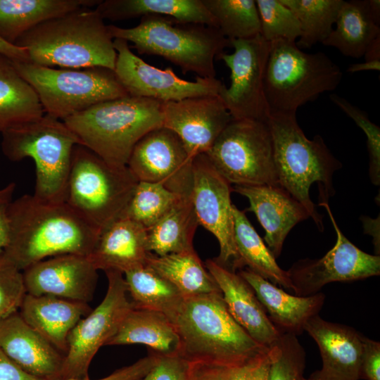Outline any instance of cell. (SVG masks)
Instances as JSON below:
<instances>
[{
  "instance_id": "1",
  "label": "cell",
  "mask_w": 380,
  "mask_h": 380,
  "mask_svg": "<svg viewBox=\"0 0 380 380\" xmlns=\"http://www.w3.org/2000/svg\"><path fill=\"white\" fill-rule=\"evenodd\" d=\"M8 242L2 255L23 271L61 255H89L100 232L65 202L25 194L7 206Z\"/></svg>"
},
{
  "instance_id": "2",
  "label": "cell",
  "mask_w": 380,
  "mask_h": 380,
  "mask_svg": "<svg viewBox=\"0 0 380 380\" xmlns=\"http://www.w3.org/2000/svg\"><path fill=\"white\" fill-rule=\"evenodd\" d=\"M171 321L180 338V355L196 365L236 367L269 349L236 322L222 293L185 298Z\"/></svg>"
},
{
  "instance_id": "3",
  "label": "cell",
  "mask_w": 380,
  "mask_h": 380,
  "mask_svg": "<svg viewBox=\"0 0 380 380\" xmlns=\"http://www.w3.org/2000/svg\"><path fill=\"white\" fill-rule=\"evenodd\" d=\"M113 40L96 11L81 8L37 25L15 45L27 51L28 62L32 64L114 70L117 52Z\"/></svg>"
},
{
  "instance_id": "4",
  "label": "cell",
  "mask_w": 380,
  "mask_h": 380,
  "mask_svg": "<svg viewBox=\"0 0 380 380\" xmlns=\"http://www.w3.org/2000/svg\"><path fill=\"white\" fill-rule=\"evenodd\" d=\"M272 139L279 184L307 210L321 232L322 216L310 196L314 182L318 184L319 202H327L335 194L334 172L342 164L331 153L320 135L310 140L298 124L296 113H270L267 120Z\"/></svg>"
},
{
  "instance_id": "5",
  "label": "cell",
  "mask_w": 380,
  "mask_h": 380,
  "mask_svg": "<svg viewBox=\"0 0 380 380\" xmlns=\"http://www.w3.org/2000/svg\"><path fill=\"white\" fill-rule=\"evenodd\" d=\"M162 103L129 95L96 103L63 121L81 145L108 164L125 167L139 139L163 126Z\"/></svg>"
},
{
  "instance_id": "6",
  "label": "cell",
  "mask_w": 380,
  "mask_h": 380,
  "mask_svg": "<svg viewBox=\"0 0 380 380\" xmlns=\"http://www.w3.org/2000/svg\"><path fill=\"white\" fill-rule=\"evenodd\" d=\"M113 39L134 44L140 54L159 56L203 78H215V60L230 41L215 27L184 23L164 15H147L131 28L108 25Z\"/></svg>"
},
{
  "instance_id": "7",
  "label": "cell",
  "mask_w": 380,
  "mask_h": 380,
  "mask_svg": "<svg viewBox=\"0 0 380 380\" xmlns=\"http://www.w3.org/2000/svg\"><path fill=\"white\" fill-rule=\"evenodd\" d=\"M1 150L11 161L31 158L35 164L34 196L65 202L73 148L81 142L63 120L47 114L1 132Z\"/></svg>"
},
{
  "instance_id": "8",
  "label": "cell",
  "mask_w": 380,
  "mask_h": 380,
  "mask_svg": "<svg viewBox=\"0 0 380 380\" xmlns=\"http://www.w3.org/2000/svg\"><path fill=\"white\" fill-rule=\"evenodd\" d=\"M270 44L264 77L270 113H296L300 106L340 84L341 70L324 53H308L295 42L284 39Z\"/></svg>"
},
{
  "instance_id": "9",
  "label": "cell",
  "mask_w": 380,
  "mask_h": 380,
  "mask_svg": "<svg viewBox=\"0 0 380 380\" xmlns=\"http://www.w3.org/2000/svg\"><path fill=\"white\" fill-rule=\"evenodd\" d=\"M137 182L127 167L112 166L77 144L72 150L65 202L101 232L120 217Z\"/></svg>"
},
{
  "instance_id": "10",
  "label": "cell",
  "mask_w": 380,
  "mask_h": 380,
  "mask_svg": "<svg viewBox=\"0 0 380 380\" xmlns=\"http://www.w3.org/2000/svg\"><path fill=\"white\" fill-rule=\"evenodd\" d=\"M12 63L37 92L44 114L61 120L96 103L129 96L109 68L55 69L29 62Z\"/></svg>"
},
{
  "instance_id": "11",
  "label": "cell",
  "mask_w": 380,
  "mask_h": 380,
  "mask_svg": "<svg viewBox=\"0 0 380 380\" xmlns=\"http://www.w3.org/2000/svg\"><path fill=\"white\" fill-rule=\"evenodd\" d=\"M206 154L230 184L279 185L267 120L233 119Z\"/></svg>"
},
{
  "instance_id": "12",
  "label": "cell",
  "mask_w": 380,
  "mask_h": 380,
  "mask_svg": "<svg viewBox=\"0 0 380 380\" xmlns=\"http://www.w3.org/2000/svg\"><path fill=\"white\" fill-rule=\"evenodd\" d=\"M108 289L101 303L73 327L68 337L61 379H89L90 363L97 351L117 331L132 308L124 274L105 272Z\"/></svg>"
},
{
  "instance_id": "13",
  "label": "cell",
  "mask_w": 380,
  "mask_h": 380,
  "mask_svg": "<svg viewBox=\"0 0 380 380\" xmlns=\"http://www.w3.org/2000/svg\"><path fill=\"white\" fill-rule=\"evenodd\" d=\"M234 52L222 53L231 71L229 87L222 84L218 96L233 119L266 121L270 110L264 91V77L270 42L259 34L247 39L230 41Z\"/></svg>"
},
{
  "instance_id": "14",
  "label": "cell",
  "mask_w": 380,
  "mask_h": 380,
  "mask_svg": "<svg viewBox=\"0 0 380 380\" xmlns=\"http://www.w3.org/2000/svg\"><path fill=\"white\" fill-rule=\"evenodd\" d=\"M231 184L217 171L206 153L193 159L191 201L198 224L213 234L220 245L214 259L234 271L240 270L234 238V217Z\"/></svg>"
},
{
  "instance_id": "15",
  "label": "cell",
  "mask_w": 380,
  "mask_h": 380,
  "mask_svg": "<svg viewBox=\"0 0 380 380\" xmlns=\"http://www.w3.org/2000/svg\"><path fill=\"white\" fill-rule=\"evenodd\" d=\"M329 216L336 234L334 247L319 259H301L287 270L295 296L319 293L326 284L352 281L380 274V256L364 252L341 232L327 202H319Z\"/></svg>"
},
{
  "instance_id": "16",
  "label": "cell",
  "mask_w": 380,
  "mask_h": 380,
  "mask_svg": "<svg viewBox=\"0 0 380 380\" xmlns=\"http://www.w3.org/2000/svg\"><path fill=\"white\" fill-rule=\"evenodd\" d=\"M113 44L117 52L114 72L129 96L163 103L219 94L222 83L216 77L185 80L170 68L163 70L145 62L132 51L127 41L114 39Z\"/></svg>"
},
{
  "instance_id": "17",
  "label": "cell",
  "mask_w": 380,
  "mask_h": 380,
  "mask_svg": "<svg viewBox=\"0 0 380 380\" xmlns=\"http://www.w3.org/2000/svg\"><path fill=\"white\" fill-rule=\"evenodd\" d=\"M193 159L179 137L161 126L139 139L127 167L138 182L159 183L182 197H190Z\"/></svg>"
},
{
  "instance_id": "18",
  "label": "cell",
  "mask_w": 380,
  "mask_h": 380,
  "mask_svg": "<svg viewBox=\"0 0 380 380\" xmlns=\"http://www.w3.org/2000/svg\"><path fill=\"white\" fill-rule=\"evenodd\" d=\"M163 126L174 132L191 157L206 153L233 120L218 95L162 103Z\"/></svg>"
},
{
  "instance_id": "19",
  "label": "cell",
  "mask_w": 380,
  "mask_h": 380,
  "mask_svg": "<svg viewBox=\"0 0 380 380\" xmlns=\"http://www.w3.org/2000/svg\"><path fill=\"white\" fill-rule=\"evenodd\" d=\"M97 271L87 255L65 254L34 263L23 275L28 294L88 303L95 293Z\"/></svg>"
},
{
  "instance_id": "20",
  "label": "cell",
  "mask_w": 380,
  "mask_h": 380,
  "mask_svg": "<svg viewBox=\"0 0 380 380\" xmlns=\"http://www.w3.org/2000/svg\"><path fill=\"white\" fill-rule=\"evenodd\" d=\"M304 331L317 343L322 360L312 380H358L362 354V335L353 328L323 319L319 315L306 323Z\"/></svg>"
},
{
  "instance_id": "21",
  "label": "cell",
  "mask_w": 380,
  "mask_h": 380,
  "mask_svg": "<svg viewBox=\"0 0 380 380\" xmlns=\"http://www.w3.org/2000/svg\"><path fill=\"white\" fill-rule=\"evenodd\" d=\"M232 190L248 198L265 231L264 240L275 258L284 240L298 223L310 217L305 207L280 185H234Z\"/></svg>"
},
{
  "instance_id": "22",
  "label": "cell",
  "mask_w": 380,
  "mask_h": 380,
  "mask_svg": "<svg viewBox=\"0 0 380 380\" xmlns=\"http://www.w3.org/2000/svg\"><path fill=\"white\" fill-rule=\"evenodd\" d=\"M0 349L27 373L61 379L64 355L16 312L0 320Z\"/></svg>"
},
{
  "instance_id": "23",
  "label": "cell",
  "mask_w": 380,
  "mask_h": 380,
  "mask_svg": "<svg viewBox=\"0 0 380 380\" xmlns=\"http://www.w3.org/2000/svg\"><path fill=\"white\" fill-rule=\"evenodd\" d=\"M205 266L217 284L227 308L258 343L270 347L281 334L270 320L251 286L236 272L208 259Z\"/></svg>"
},
{
  "instance_id": "24",
  "label": "cell",
  "mask_w": 380,
  "mask_h": 380,
  "mask_svg": "<svg viewBox=\"0 0 380 380\" xmlns=\"http://www.w3.org/2000/svg\"><path fill=\"white\" fill-rule=\"evenodd\" d=\"M237 273L251 286L281 334H301L308 321L319 315L325 300L321 292L308 296L291 295L248 268Z\"/></svg>"
},
{
  "instance_id": "25",
  "label": "cell",
  "mask_w": 380,
  "mask_h": 380,
  "mask_svg": "<svg viewBox=\"0 0 380 380\" xmlns=\"http://www.w3.org/2000/svg\"><path fill=\"white\" fill-rule=\"evenodd\" d=\"M151 252L146 229L125 217H120L103 229L88 256L97 270L125 273L146 265Z\"/></svg>"
},
{
  "instance_id": "26",
  "label": "cell",
  "mask_w": 380,
  "mask_h": 380,
  "mask_svg": "<svg viewBox=\"0 0 380 380\" xmlns=\"http://www.w3.org/2000/svg\"><path fill=\"white\" fill-rule=\"evenodd\" d=\"M91 310L86 303L53 296L26 293L18 312L30 326L64 355L70 332Z\"/></svg>"
},
{
  "instance_id": "27",
  "label": "cell",
  "mask_w": 380,
  "mask_h": 380,
  "mask_svg": "<svg viewBox=\"0 0 380 380\" xmlns=\"http://www.w3.org/2000/svg\"><path fill=\"white\" fill-rule=\"evenodd\" d=\"M142 344L159 355H180V338L172 322L163 313L132 308L106 346Z\"/></svg>"
},
{
  "instance_id": "28",
  "label": "cell",
  "mask_w": 380,
  "mask_h": 380,
  "mask_svg": "<svg viewBox=\"0 0 380 380\" xmlns=\"http://www.w3.org/2000/svg\"><path fill=\"white\" fill-rule=\"evenodd\" d=\"M101 0H0V37L15 44L37 25Z\"/></svg>"
},
{
  "instance_id": "29",
  "label": "cell",
  "mask_w": 380,
  "mask_h": 380,
  "mask_svg": "<svg viewBox=\"0 0 380 380\" xmlns=\"http://www.w3.org/2000/svg\"><path fill=\"white\" fill-rule=\"evenodd\" d=\"M95 10L103 20L111 21L158 15L184 23L216 27L215 19L202 0H106L101 1Z\"/></svg>"
},
{
  "instance_id": "30",
  "label": "cell",
  "mask_w": 380,
  "mask_h": 380,
  "mask_svg": "<svg viewBox=\"0 0 380 380\" xmlns=\"http://www.w3.org/2000/svg\"><path fill=\"white\" fill-rule=\"evenodd\" d=\"M335 25L322 44L335 47L346 56H364L371 43L380 36V24L371 15L367 0L343 1Z\"/></svg>"
},
{
  "instance_id": "31",
  "label": "cell",
  "mask_w": 380,
  "mask_h": 380,
  "mask_svg": "<svg viewBox=\"0 0 380 380\" xmlns=\"http://www.w3.org/2000/svg\"><path fill=\"white\" fill-rule=\"evenodd\" d=\"M44 115L33 87L0 54V132L37 120Z\"/></svg>"
},
{
  "instance_id": "32",
  "label": "cell",
  "mask_w": 380,
  "mask_h": 380,
  "mask_svg": "<svg viewBox=\"0 0 380 380\" xmlns=\"http://www.w3.org/2000/svg\"><path fill=\"white\" fill-rule=\"evenodd\" d=\"M146 265L174 285L185 298L221 293L194 249L165 255L151 253Z\"/></svg>"
},
{
  "instance_id": "33",
  "label": "cell",
  "mask_w": 380,
  "mask_h": 380,
  "mask_svg": "<svg viewBox=\"0 0 380 380\" xmlns=\"http://www.w3.org/2000/svg\"><path fill=\"white\" fill-rule=\"evenodd\" d=\"M232 210L234 238L240 270L246 266V268L272 284L292 290L287 271L278 265L276 258L251 224L244 211L240 210L234 205Z\"/></svg>"
},
{
  "instance_id": "34",
  "label": "cell",
  "mask_w": 380,
  "mask_h": 380,
  "mask_svg": "<svg viewBox=\"0 0 380 380\" xmlns=\"http://www.w3.org/2000/svg\"><path fill=\"white\" fill-rule=\"evenodd\" d=\"M198 225L191 198H181L146 229L148 251L165 255L194 250L193 239Z\"/></svg>"
},
{
  "instance_id": "35",
  "label": "cell",
  "mask_w": 380,
  "mask_h": 380,
  "mask_svg": "<svg viewBox=\"0 0 380 380\" xmlns=\"http://www.w3.org/2000/svg\"><path fill=\"white\" fill-rule=\"evenodd\" d=\"M124 277L134 308L159 312L171 320L184 301L174 285L146 265L126 272Z\"/></svg>"
},
{
  "instance_id": "36",
  "label": "cell",
  "mask_w": 380,
  "mask_h": 380,
  "mask_svg": "<svg viewBox=\"0 0 380 380\" xmlns=\"http://www.w3.org/2000/svg\"><path fill=\"white\" fill-rule=\"evenodd\" d=\"M299 20L301 35L296 45L310 48L322 43L335 25L343 0H280Z\"/></svg>"
},
{
  "instance_id": "37",
  "label": "cell",
  "mask_w": 380,
  "mask_h": 380,
  "mask_svg": "<svg viewBox=\"0 0 380 380\" xmlns=\"http://www.w3.org/2000/svg\"><path fill=\"white\" fill-rule=\"evenodd\" d=\"M215 19L216 27L229 41L260 34V22L255 0H202Z\"/></svg>"
},
{
  "instance_id": "38",
  "label": "cell",
  "mask_w": 380,
  "mask_h": 380,
  "mask_svg": "<svg viewBox=\"0 0 380 380\" xmlns=\"http://www.w3.org/2000/svg\"><path fill=\"white\" fill-rule=\"evenodd\" d=\"M182 198L159 183L139 181L120 217L147 229Z\"/></svg>"
},
{
  "instance_id": "39",
  "label": "cell",
  "mask_w": 380,
  "mask_h": 380,
  "mask_svg": "<svg viewBox=\"0 0 380 380\" xmlns=\"http://www.w3.org/2000/svg\"><path fill=\"white\" fill-rule=\"evenodd\" d=\"M269 353L268 380H303L305 352L296 336L281 334L269 347Z\"/></svg>"
},
{
  "instance_id": "40",
  "label": "cell",
  "mask_w": 380,
  "mask_h": 380,
  "mask_svg": "<svg viewBox=\"0 0 380 380\" xmlns=\"http://www.w3.org/2000/svg\"><path fill=\"white\" fill-rule=\"evenodd\" d=\"M260 35L271 42L278 39L295 42L301 35L300 25L294 13L280 0H255Z\"/></svg>"
},
{
  "instance_id": "41",
  "label": "cell",
  "mask_w": 380,
  "mask_h": 380,
  "mask_svg": "<svg viewBox=\"0 0 380 380\" xmlns=\"http://www.w3.org/2000/svg\"><path fill=\"white\" fill-rule=\"evenodd\" d=\"M330 100L360 127L367 136L369 153V175L372 183L380 184V127L373 123L365 111L353 105L345 98L336 94L329 95Z\"/></svg>"
},
{
  "instance_id": "42",
  "label": "cell",
  "mask_w": 380,
  "mask_h": 380,
  "mask_svg": "<svg viewBox=\"0 0 380 380\" xmlns=\"http://www.w3.org/2000/svg\"><path fill=\"white\" fill-rule=\"evenodd\" d=\"M23 271L0 255V320L18 312L26 294Z\"/></svg>"
},
{
  "instance_id": "43",
  "label": "cell",
  "mask_w": 380,
  "mask_h": 380,
  "mask_svg": "<svg viewBox=\"0 0 380 380\" xmlns=\"http://www.w3.org/2000/svg\"><path fill=\"white\" fill-rule=\"evenodd\" d=\"M152 354L155 356L154 362L144 380H192L195 363L179 354Z\"/></svg>"
},
{
  "instance_id": "44",
  "label": "cell",
  "mask_w": 380,
  "mask_h": 380,
  "mask_svg": "<svg viewBox=\"0 0 380 380\" xmlns=\"http://www.w3.org/2000/svg\"><path fill=\"white\" fill-rule=\"evenodd\" d=\"M271 359L269 349L247 362L219 369L222 380H268Z\"/></svg>"
},
{
  "instance_id": "45",
  "label": "cell",
  "mask_w": 380,
  "mask_h": 380,
  "mask_svg": "<svg viewBox=\"0 0 380 380\" xmlns=\"http://www.w3.org/2000/svg\"><path fill=\"white\" fill-rule=\"evenodd\" d=\"M360 378L380 380V343L362 336Z\"/></svg>"
},
{
  "instance_id": "46",
  "label": "cell",
  "mask_w": 380,
  "mask_h": 380,
  "mask_svg": "<svg viewBox=\"0 0 380 380\" xmlns=\"http://www.w3.org/2000/svg\"><path fill=\"white\" fill-rule=\"evenodd\" d=\"M155 356L150 353L148 356L138 360L133 364L116 369L110 374L96 380H144L151 368ZM53 380H90L87 379H53Z\"/></svg>"
},
{
  "instance_id": "47",
  "label": "cell",
  "mask_w": 380,
  "mask_h": 380,
  "mask_svg": "<svg viewBox=\"0 0 380 380\" xmlns=\"http://www.w3.org/2000/svg\"><path fill=\"white\" fill-rule=\"evenodd\" d=\"M15 184L12 182L1 189L0 194V255L3 253L8 242V224L6 209L12 201Z\"/></svg>"
},
{
  "instance_id": "48",
  "label": "cell",
  "mask_w": 380,
  "mask_h": 380,
  "mask_svg": "<svg viewBox=\"0 0 380 380\" xmlns=\"http://www.w3.org/2000/svg\"><path fill=\"white\" fill-rule=\"evenodd\" d=\"M0 380H41L24 371L0 349Z\"/></svg>"
},
{
  "instance_id": "49",
  "label": "cell",
  "mask_w": 380,
  "mask_h": 380,
  "mask_svg": "<svg viewBox=\"0 0 380 380\" xmlns=\"http://www.w3.org/2000/svg\"><path fill=\"white\" fill-rule=\"evenodd\" d=\"M0 54L12 61L28 62L27 51L15 44H10L0 37Z\"/></svg>"
},
{
  "instance_id": "50",
  "label": "cell",
  "mask_w": 380,
  "mask_h": 380,
  "mask_svg": "<svg viewBox=\"0 0 380 380\" xmlns=\"http://www.w3.org/2000/svg\"><path fill=\"white\" fill-rule=\"evenodd\" d=\"M360 220L362 222L364 231L372 236L375 255L380 253V235H379V216L377 218L372 219L368 216H362Z\"/></svg>"
},
{
  "instance_id": "51",
  "label": "cell",
  "mask_w": 380,
  "mask_h": 380,
  "mask_svg": "<svg viewBox=\"0 0 380 380\" xmlns=\"http://www.w3.org/2000/svg\"><path fill=\"white\" fill-rule=\"evenodd\" d=\"M192 380H222L218 368L196 365Z\"/></svg>"
},
{
  "instance_id": "52",
  "label": "cell",
  "mask_w": 380,
  "mask_h": 380,
  "mask_svg": "<svg viewBox=\"0 0 380 380\" xmlns=\"http://www.w3.org/2000/svg\"><path fill=\"white\" fill-rule=\"evenodd\" d=\"M367 70H380V60L365 61L362 63H354L350 65L347 72L354 73Z\"/></svg>"
},
{
  "instance_id": "53",
  "label": "cell",
  "mask_w": 380,
  "mask_h": 380,
  "mask_svg": "<svg viewBox=\"0 0 380 380\" xmlns=\"http://www.w3.org/2000/svg\"><path fill=\"white\" fill-rule=\"evenodd\" d=\"M364 56L365 61L380 60V36L371 43Z\"/></svg>"
},
{
  "instance_id": "54",
  "label": "cell",
  "mask_w": 380,
  "mask_h": 380,
  "mask_svg": "<svg viewBox=\"0 0 380 380\" xmlns=\"http://www.w3.org/2000/svg\"><path fill=\"white\" fill-rule=\"evenodd\" d=\"M369 12L376 22L380 24V1L367 0Z\"/></svg>"
},
{
  "instance_id": "55",
  "label": "cell",
  "mask_w": 380,
  "mask_h": 380,
  "mask_svg": "<svg viewBox=\"0 0 380 380\" xmlns=\"http://www.w3.org/2000/svg\"><path fill=\"white\" fill-rule=\"evenodd\" d=\"M303 380H312V379H310V378H308V379L304 378Z\"/></svg>"
},
{
  "instance_id": "56",
  "label": "cell",
  "mask_w": 380,
  "mask_h": 380,
  "mask_svg": "<svg viewBox=\"0 0 380 380\" xmlns=\"http://www.w3.org/2000/svg\"><path fill=\"white\" fill-rule=\"evenodd\" d=\"M1 189H0V194H1Z\"/></svg>"
}]
</instances>
